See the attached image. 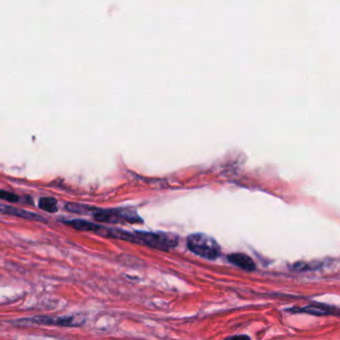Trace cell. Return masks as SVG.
Listing matches in <instances>:
<instances>
[{
  "mask_svg": "<svg viewBox=\"0 0 340 340\" xmlns=\"http://www.w3.org/2000/svg\"><path fill=\"white\" fill-rule=\"evenodd\" d=\"M187 245L189 250L195 254L206 259H216L221 254V247L218 242L203 232L193 233L188 237Z\"/></svg>",
  "mask_w": 340,
  "mask_h": 340,
  "instance_id": "1",
  "label": "cell"
},
{
  "mask_svg": "<svg viewBox=\"0 0 340 340\" xmlns=\"http://www.w3.org/2000/svg\"><path fill=\"white\" fill-rule=\"evenodd\" d=\"M91 215L97 222L102 223H142V219L137 215L136 212H133L129 208H117V210H100L94 207L91 212Z\"/></svg>",
  "mask_w": 340,
  "mask_h": 340,
  "instance_id": "2",
  "label": "cell"
},
{
  "mask_svg": "<svg viewBox=\"0 0 340 340\" xmlns=\"http://www.w3.org/2000/svg\"><path fill=\"white\" fill-rule=\"evenodd\" d=\"M138 244L146 245L158 250H170L178 245L179 239L176 234L170 232H149V231H135Z\"/></svg>",
  "mask_w": 340,
  "mask_h": 340,
  "instance_id": "3",
  "label": "cell"
},
{
  "mask_svg": "<svg viewBox=\"0 0 340 340\" xmlns=\"http://www.w3.org/2000/svg\"><path fill=\"white\" fill-rule=\"evenodd\" d=\"M25 321L34 322L37 324H50L58 326H79L85 321L82 317H58V318H49V317H36V318L27 319Z\"/></svg>",
  "mask_w": 340,
  "mask_h": 340,
  "instance_id": "4",
  "label": "cell"
},
{
  "mask_svg": "<svg viewBox=\"0 0 340 340\" xmlns=\"http://www.w3.org/2000/svg\"><path fill=\"white\" fill-rule=\"evenodd\" d=\"M0 214L2 215H9L17 218H22L26 220H31V221H39V222H44L45 219L35 213L15 207L12 205H7V204H0Z\"/></svg>",
  "mask_w": 340,
  "mask_h": 340,
  "instance_id": "5",
  "label": "cell"
},
{
  "mask_svg": "<svg viewBox=\"0 0 340 340\" xmlns=\"http://www.w3.org/2000/svg\"><path fill=\"white\" fill-rule=\"evenodd\" d=\"M227 259L232 265L242 268L243 270L251 272L255 269V265L250 256L244 253H231L227 256Z\"/></svg>",
  "mask_w": 340,
  "mask_h": 340,
  "instance_id": "6",
  "label": "cell"
},
{
  "mask_svg": "<svg viewBox=\"0 0 340 340\" xmlns=\"http://www.w3.org/2000/svg\"><path fill=\"white\" fill-rule=\"evenodd\" d=\"M64 224L68 225L70 227L75 228V229H79V230H86V231H99L101 229V226L92 223V222H88L85 220H64L63 221Z\"/></svg>",
  "mask_w": 340,
  "mask_h": 340,
  "instance_id": "7",
  "label": "cell"
},
{
  "mask_svg": "<svg viewBox=\"0 0 340 340\" xmlns=\"http://www.w3.org/2000/svg\"><path fill=\"white\" fill-rule=\"evenodd\" d=\"M39 207L48 213H56L58 211L57 201L50 197H44L39 200Z\"/></svg>",
  "mask_w": 340,
  "mask_h": 340,
  "instance_id": "8",
  "label": "cell"
},
{
  "mask_svg": "<svg viewBox=\"0 0 340 340\" xmlns=\"http://www.w3.org/2000/svg\"><path fill=\"white\" fill-rule=\"evenodd\" d=\"M66 210L74 213V214H82V215H87V214H91V212L93 211V206L87 205L84 204H76V203H68L65 205Z\"/></svg>",
  "mask_w": 340,
  "mask_h": 340,
  "instance_id": "9",
  "label": "cell"
},
{
  "mask_svg": "<svg viewBox=\"0 0 340 340\" xmlns=\"http://www.w3.org/2000/svg\"><path fill=\"white\" fill-rule=\"evenodd\" d=\"M0 199L9 203H17L20 201V197L13 193L0 190Z\"/></svg>",
  "mask_w": 340,
  "mask_h": 340,
  "instance_id": "10",
  "label": "cell"
}]
</instances>
